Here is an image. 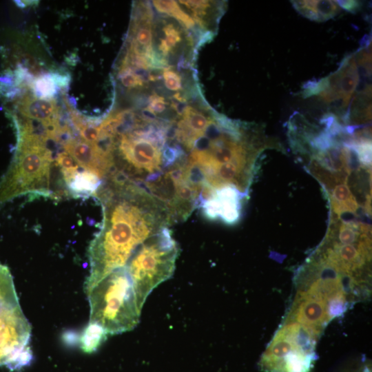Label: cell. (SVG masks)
<instances>
[{"label": "cell", "mask_w": 372, "mask_h": 372, "mask_svg": "<svg viewBox=\"0 0 372 372\" xmlns=\"http://www.w3.org/2000/svg\"><path fill=\"white\" fill-rule=\"evenodd\" d=\"M94 196L102 207L103 220L88 248L85 293L114 270L125 267L142 243L172 224L160 203L132 185L105 181Z\"/></svg>", "instance_id": "cell-1"}, {"label": "cell", "mask_w": 372, "mask_h": 372, "mask_svg": "<svg viewBox=\"0 0 372 372\" xmlns=\"http://www.w3.org/2000/svg\"><path fill=\"white\" fill-rule=\"evenodd\" d=\"M371 45L343 59L329 76L304 86L305 96H317L330 114L347 127H359L371 118Z\"/></svg>", "instance_id": "cell-2"}, {"label": "cell", "mask_w": 372, "mask_h": 372, "mask_svg": "<svg viewBox=\"0 0 372 372\" xmlns=\"http://www.w3.org/2000/svg\"><path fill=\"white\" fill-rule=\"evenodd\" d=\"M17 124L18 142L14 158L0 180V207L23 196H55L51 188L52 152L45 136L26 122Z\"/></svg>", "instance_id": "cell-3"}, {"label": "cell", "mask_w": 372, "mask_h": 372, "mask_svg": "<svg viewBox=\"0 0 372 372\" xmlns=\"http://www.w3.org/2000/svg\"><path fill=\"white\" fill-rule=\"evenodd\" d=\"M86 294L90 307L89 323L100 326L107 334L129 331L138 324L141 311L125 267L107 274Z\"/></svg>", "instance_id": "cell-4"}, {"label": "cell", "mask_w": 372, "mask_h": 372, "mask_svg": "<svg viewBox=\"0 0 372 372\" xmlns=\"http://www.w3.org/2000/svg\"><path fill=\"white\" fill-rule=\"evenodd\" d=\"M178 254V244L167 227L147 239L129 259L125 268L141 311L150 293L172 276Z\"/></svg>", "instance_id": "cell-5"}, {"label": "cell", "mask_w": 372, "mask_h": 372, "mask_svg": "<svg viewBox=\"0 0 372 372\" xmlns=\"http://www.w3.org/2000/svg\"><path fill=\"white\" fill-rule=\"evenodd\" d=\"M31 327L19 304L8 267L0 264V366L10 369L28 364Z\"/></svg>", "instance_id": "cell-6"}, {"label": "cell", "mask_w": 372, "mask_h": 372, "mask_svg": "<svg viewBox=\"0 0 372 372\" xmlns=\"http://www.w3.org/2000/svg\"><path fill=\"white\" fill-rule=\"evenodd\" d=\"M318 335L296 322H285L278 329L261 356L265 372H309L316 359Z\"/></svg>", "instance_id": "cell-7"}, {"label": "cell", "mask_w": 372, "mask_h": 372, "mask_svg": "<svg viewBox=\"0 0 372 372\" xmlns=\"http://www.w3.org/2000/svg\"><path fill=\"white\" fill-rule=\"evenodd\" d=\"M325 302L304 291H298L285 322H296L319 335L329 322Z\"/></svg>", "instance_id": "cell-8"}, {"label": "cell", "mask_w": 372, "mask_h": 372, "mask_svg": "<svg viewBox=\"0 0 372 372\" xmlns=\"http://www.w3.org/2000/svg\"><path fill=\"white\" fill-rule=\"evenodd\" d=\"M63 149L83 169L97 175L103 181L110 167L107 154L98 143L71 137L63 143Z\"/></svg>", "instance_id": "cell-9"}, {"label": "cell", "mask_w": 372, "mask_h": 372, "mask_svg": "<svg viewBox=\"0 0 372 372\" xmlns=\"http://www.w3.org/2000/svg\"><path fill=\"white\" fill-rule=\"evenodd\" d=\"M292 4L299 13L317 21L331 19L342 9L338 1H293Z\"/></svg>", "instance_id": "cell-10"}, {"label": "cell", "mask_w": 372, "mask_h": 372, "mask_svg": "<svg viewBox=\"0 0 372 372\" xmlns=\"http://www.w3.org/2000/svg\"><path fill=\"white\" fill-rule=\"evenodd\" d=\"M102 183L97 175L82 169L67 185L66 191L74 197L94 196Z\"/></svg>", "instance_id": "cell-11"}, {"label": "cell", "mask_w": 372, "mask_h": 372, "mask_svg": "<svg viewBox=\"0 0 372 372\" xmlns=\"http://www.w3.org/2000/svg\"><path fill=\"white\" fill-rule=\"evenodd\" d=\"M153 5L161 14H165L175 19L186 28L194 26L192 18L183 11L174 1H154Z\"/></svg>", "instance_id": "cell-12"}, {"label": "cell", "mask_w": 372, "mask_h": 372, "mask_svg": "<svg viewBox=\"0 0 372 372\" xmlns=\"http://www.w3.org/2000/svg\"><path fill=\"white\" fill-rule=\"evenodd\" d=\"M107 334L100 326L89 323L81 338V347L84 351L91 353L96 349Z\"/></svg>", "instance_id": "cell-13"}, {"label": "cell", "mask_w": 372, "mask_h": 372, "mask_svg": "<svg viewBox=\"0 0 372 372\" xmlns=\"http://www.w3.org/2000/svg\"><path fill=\"white\" fill-rule=\"evenodd\" d=\"M56 165L59 169L65 188L80 171L79 165L65 151L60 152L55 158Z\"/></svg>", "instance_id": "cell-14"}, {"label": "cell", "mask_w": 372, "mask_h": 372, "mask_svg": "<svg viewBox=\"0 0 372 372\" xmlns=\"http://www.w3.org/2000/svg\"><path fill=\"white\" fill-rule=\"evenodd\" d=\"M33 90L41 98L50 99L56 92V84L52 76L44 75L35 79Z\"/></svg>", "instance_id": "cell-15"}, {"label": "cell", "mask_w": 372, "mask_h": 372, "mask_svg": "<svg viewBox=\"0 0 372 372\" xmlns=\"http://www.w3.org/2000/svg\"><path fill=\"white\" fill-rule=\"evenodd\" d=\"M342 8L347 10L353 11L354 9L358 8L359 3L355 1H338Z\"/></svg>", "instance_id": "cell-16"}]
</instances>
